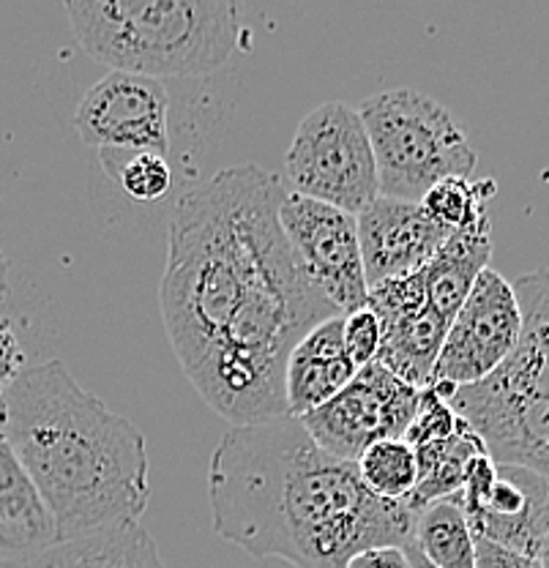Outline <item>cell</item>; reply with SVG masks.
I'll list each match as a JSON object with an SVG mask.
<instances>
[{
	"mask_svg": "<svg viewBox=\"0 0 549 568\" xmlns=\"http://www.w3.org/2000/svg\"><path fill=\"white\" fill-rule=\"evenodd\" d=\"M279 175L235 164L186 189L167 233L159 304L197 394L233 426L287 416L293 347L339 312L301 268Z\"/></svg>",
	"mask_w": 549,
	"mask_h": 568,
	"instance_id": "obj_1",
	"label": "cell"
},
{
	"mask_svg": "<svg viewBox=\"0 0 549 568\" xmlns=\"http://www.w3.org/2000/svg\"><path fill=\"white\" fill-rule=\"evenodd\" d=\"M224 541L295 568H347L372 547H410L416 511L364 487L356 462L323 452L301 418L233 426L209 465Z\"/></svg>",
	"mask_w": 549,
	"mask_h": 568,
	"instance_id": "obj_2",
	"label": "cell"
},
{
	"mask_svg": "<svg viewBox=\"0 0 549 568\" xmlns=\"http://www.w3.org/2000/svg\"><path fill=\"white\" fill-rule=\"evenodd\" d=\"M3 402L6 437L61 541L143 519L151 500L145 435L82 388L63 361L33 364Z\"/></svg>",
	"mask_w": 549,
	"mask_h": 568,
	"instance_id": "obj_3",
	"label": "cell"
},
{
	"mask_svg": "<svg viewBox=\"0 0 549 568\" xmlns=\"http://www.w3.org/2000/svg\"><path fill=\"white\" fill-rule=\"evenodd\" d=\"M63 11L93 61L151 80L214 74L246 47L238 3L91 0Z\"/></svg>",
	"mask_w": 549,
	"mask_h": 568,
	"instance_id": "obj_4",
	"label": "cell"
},
{
	"mask_svg": "<svg viewBox=\"0 0 549 568\" xmlns=\"http://www.w3.org/2000/svg\"><path fill=\"white\" fill-rule=\"evenodd\" d=\"M383 197L421 203L446 178H470L476 151L446 104L413 88H392L364 99L362 106Z\"/></svg>",
	"mask_w": 549,
	"mask_h": 568,
	"instance_id": "obj_5",
	"label": "cell"
},
{
	"mask_svg": "<svg viewBox=\"0 0 549 568\" xmlns=\"http://www.w3.org/2000/svg\"><path fill=\"white\" fill-rule=\"evenodd\" d=\"M285 181L293 194L353 216L380 197L375 151L358 106L326 102L298 123L285 156Z\"/></svg>",
	"mask_w": 549,
	"mask_h": 568,
	"instance_id": "obj_6",
	"label": "cell"
},
{
	"mask_svg": "<svg viewBox=\"0 0 549 568\" xmlns=\"http://www.w3.org/2000/svg\"><path fill=\"white\" fill-rule=\"evenodd\" d=\"M519 334L522 310L514 282L495 268H487L448 325L429 388L451 402L459 388L489 381L517 351Z\"/></svg>",
	"mask_w": 549,
	"mask_h": 568,
	"instance_id": "obj_7",
	"label": "cell"
},
{
	"mask_svg": "<svg viewBox=\"0 0 549 568\" xmlns=\"http://www.w3.org/2000/svg\"><path fill=\"white\" fill-rule=\"evenodd\" d=\"M421 390L399 381L380 361L358 369L356 381L301 424L331 457L358 462L375 443L405 437L416 418Z\"/></svg>",
	"mask_w": 549,
	"mask_h": 568,
	"instance_id": "obj_8",
	"label": "cell"
},
{
	"mask_svg": "<svg viewBox=\"0 0 549 568\" xmlns=\"http://www.w3.org/2000/svg\"><path fill=\"white\" fill-rule=\"evenodd\" d=\"M282 227L309 282L339 315L362 310L369 301L358 216L287 192L282 200Z\"/></svg>",
	"mask_w": 549,
	"mask_h": 568,
	"instance_id": "obj_9",
	"label": "cell"
},
{
	"mask_svg": "<svg viewBox=\"0 0 549 568\" xmlns=\"http://www.w3.org/2000/svg\"><path fill=\"white\" fill-rule=\"evenodd\" d=\"M462 506L476 536L539 558L549 536V478L481 454L468 465Z\"/></svg>",
	"mask_w": 549,
	"mask_h": 568,
	"instance_id": "obj_10",
	"label": "cell"
},
{
	"mask_svg": "<svg viewBox=\"0 0 549 568\" xmlns=\"http://www.w3.org/2000/svg\"><path fill=\"white\" fill-rule=\"evenodd\" d=\"M167 88L151 77L108 71L74 110V132L96 151H170Z\"/></svg>",
	"mask_w": 549,
	"mask_h": 568,
	"instance_id": "obj_11",
	"label": "cell"
},
{
	"mask_svg": "<svg viewBox=\"0 0 549 568\" xmlns=\"http://www.w3.org/2000/svg\"><path fill=\"white\" fill-rule=\"evenodd\" d=\"M500 465H522L549 478V399L511 394L489 383L459 388L451 399Z\"/></svg>",
	"mask_w": 549,
	"mask_h": 568,
	"instance_id": "obj_12",
	"label": "cell"
},
{
	"mask_svg": "<svg viewBox=\"0 0 549 568\" xmlns=\"http://www.w3.org/2000/svg\"><path fill=\"white\" fill-rule=\"evenodd\" d=\"M451 233L454 230L429 219L421 203L380 194L369 209L358 213V239L369 287L424 268Z\"/></svg>",
	"mask_w": 549,
	"mask_h": 568,
	"instance_id": "obj_13",
	"label": "cell"
},
{
	"mask_svg": "<svg viewBox=\"0 0 549 568\" xmlns=\"http://www.w3.org/2000/svg\"><path fill=\"white\" fill-rule=\"evenodd\" d=\"M356 375L358 364L345 345V315L315 325L287 358V416L304 418L317 410L350 386Z\"/></svg>",
	"mask_w": 549,
	"mask_h": 568,
	"instance_id": "obj_14",
	"label": "cell"
},
{
	"mask_svg": "<svg viewBox=\"0 0 549 568\" xmlns=\"http://www.w3.org/2000/svg\"><path fill=\"white\" fill-rule=\"evenodd\" d=\"M58 541L44 497L0 426V560H31Z\"/></svg>",
	"mask_w": 549,
	"mask_h": 568,
	"instance_id": "obj_15",
	"label": "cell"
},
{
	"mask_svg": "<svg viewBox=\"0 0 549 568\" xmlns=\"http://www.w3.org/2000/svg\"><path fill=\"white\" fill-rule=\"evenodd\" d=\"M514 293L522 310V334L511 358L484 383L549 399V268L519 276Z\"/></svg>",
	"mask_w": 549,
	"mask_h": 568,
	"instance_id": "obj_16",
	"label": "cell"
},
{
	"mask_svg": "<svg viewBox=\"0 0 549 568\" xmlns=\"http://www.w3.org/2000/svg\"><path fill=\"white\" fill-rule=\"evenodd\" d=\"M489 257H492V224L489 216H481L454 230L438 254L424 265L429 310L443 323L451 325V320L462 310L476 280L489 268Z\"/></svg>",
	"mask_w": 549,
	"mask_h": 568,
	"instance_id": "obj_17",
	"label": "cell"
},
{
	"mask_svg": "<svg viewBox=\"0 0 549 568\" xmlns=\"http://www.w3.org/2000/svg\"><path fill=\"white\" fill-rule=\"evenodd\" d=\"M28 568H164L156 541L140 523L58 541L33 555Z\"/></svg>",
	"mask_w": 549,
	"mask_h": 568,
	"instance_id": "obj_18",
	"label": "cell"
},
{
	"mask_svg": "<svg viewBox=\"0 0 549 568\" xmlns=\"http://www.w3.org/2000/svg\"><path fill=\"white\" fill-rule=\"evenodd\" d=\"M418 454V487L413 493L407 506L413 511H421L424 506H429L433 500L440 497L462 493L465 476H468V465L481 454H489L484 440L478 437V432L470 426L468 418L459 426L457 435L446 437V440H433L416 446Z\"/></svg>",
	"mask_w": 549,
	"mask_h": 568,
	"instance_id": "obj_19",
	"label": "cell"
},
{
	"mask_svg": "<svg viewBox=\"0 0 549 568\" xmlns=\"http://www.w3.org/2000/svg\"><path fill=\"white\" fill-rule=\"evenodd\" d=\"M413 547L438 568H476V532L462 493L433 500L416 514Z\"/></svg>",
	"mask_w": 549,
	"mask_h": 568,
	"instance_id": "obj_20",
	"label": "cell"
},
{
	"mask_svg": "<svg viewBox=\"0 0 549 568\" xmlns=\"http://www.w3.org/2000/svg\"><path fill=\"white\" fill-rule=\"evenodd\" d=\"M358 476L372 495L383 500L407 503L418 487V454L405 437L375 443L356 462Z\"/></svg>",
	"mask_w": 549,
	"mask_h": 568,
	"instance_id": "obj_21",
	"label": "cell"
},
{
	"mask_svg": "<svg viewBox=\"0 0 549 568\" xmlns=\"http://www.w3.org/2000/svg\"><path fill=\"white\" fill-rule=\"evenodd\" d=\"M495 192H498V183L492 178H478V181L446 178L424 194L421 209L446 230H459L487 216V203L495 197Z\"/></svg>",
	"mask_w": 549,
	"mask_h": 568,
	"instance_id": "obj_22",
	"label": "cell"
},
{
	"mask_svg": "<svg viewBox=\"0 0 549 568\" xmlns=\"http://www.w3.org/2000/svg\"><path fill=\"white\" fill-rule=\"evenodd\" d=\"M99 159L121 192L138 203H156L173 189V170L162 153L99 151Z\"/></svg>",
	"mask_w": 549,
	"mask_h": 568,
	"instance_id": "obj_23",
	"label": "cell"
},
{
	"mask_svg": "<svg viewBox=\"0 0 549 568\" xmlns=\"http://www.w3.org/2000/svg\"><path fill=\"white\" fill-rule=\"evenodd\" d=\"M31 369L28 364V345L22 334V320L11 306V284L0 290V399L9 394L22 377V372Z\"/></svg>",
	"mask_w": 549,
	"mask_h": 568,
	"instance_id": "obj_24",
	"label": "cell"
},
{
	"mask_svg": "<svg viewBox=\"0 0 549 568\" xmlns=\"http://www.w3.org/2000/svg\"><path fill=\"white\" fill-rule=\"evenodd\" d=\"M462 424H465V416H459V413L454 410L451 402L443 399V396L435 394L433 388H424L421 399H418L416 418H413L405 440L410 443L413 448L433 440H446V437L457 435Z\"/></svg>",
	"mask_w": 549,
	"mask_h": 568,
	"instance_id": "obj_25",
	"label": "cell"
},
{
	"mask_svg": "<svg viewBox=\"0 0 549 568\" xmlns=\"http://www.w3.org/2000/svg\"><path fill=\"white\" fill-rule=\"evenodd\" d=\"M345 345L350 351L358 369L375 364L383 345V323L380 315L369 304L362 310L345 315Z\"/></svg>",
	"mask_w": 549,
	"mask_h": 568,
	"instance_id": "obj_26",
	"label": "cell"
},
{
	"mask_svg": "<svg viewBox=\"0 0 549 568\" xmlns=\"http://www.w3.org/2000/svg\"><path fill=\"white\" fill-rule=\"evenodd\" d=\"M476 568H541L539 558L514 552L509 547L476 536Z\"/></svg>",
	"mask_w": 549,
	"mask_h": 568,
	"instance_id": "obj_27",
	"label": "cell"
},
{
	"mask_svg": "<svg viewBox=\"0 0 549 568\" xmlns=\"http://www.w3.org/2000/svg\"><path fill=\"white\" fill-rule=\"evenodd\" d=\"M347 568H413L407 547H372L358 552Z\"/></svg>",
	"mask_w": 549,
	"mask_h": 568,
	"instance_id": "obj_28",
	"label": "cell"
},
{
	"mask_svg": "<svg viewBox=\"0 0 549 568\" xmlns=\"http://www.w3.org/2000/svg\"><path fill=\"white\" fill-rule=\"evenodd\" d=\"M407 555H410V560H413V568H438V566H433V564H429V560L424 558V555L418 552V549L413 547V544H410V547H407Z\"/></svg>",
	"mask_w": 549,
	"mask_h": 568,
	"instance_id": "obj_29",
	"label": "cell"
},
{
	"mask_svg": "<svg viewBox=\"0 0 549 568\" xmlns=\"http://www.w3.org/2000/svg\"><path fill=\"white\" fill-rule=\"evenodd\" d=\"M539 564H541V568H549V536L545 538V544H541V552H539Z\"/></svg>",
	"mask_w": 549,
	"mask_h": 568,
	"instance_id": "obj_30",
	"label": "cell"
},
{
	"mask_svg": "<svg viewBox=\"0 0 549 568\" xmlns=\"http://www.w3.org/2000/svg\"><path fill=\"white\" fill-rule=\"evenodd\" d=\"M0 568H28V560H0Z\"/></svg>",
	"mask_w": 549,
	"mask_h": 568,
	"instance_id": "obj_31",
	"label": "cell"
},
{
	"mask_svg": "<svg viewBox=\"0 0 549 568\" xmlns=\"http://www.w3.org/2000/svg\"><path fill=\"white\" fill-rule=\"evenodd\" d=\"M3 422H6V402L0 399V426H3Z\"/></svg>",
	"mask_w": 549,
	"mask_h": 568,
	"instance_id": "obj_32",
	"label": "cell"
}]
</instances>
